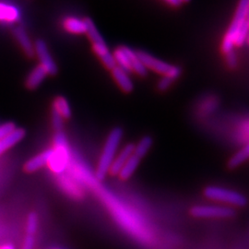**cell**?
Returning <instances> with one entry per match:
<instances>
[{
    "label": "cell",
    "instance_id": "14",
    "mask_svg": "<svg viewBox=\"0 0 249 249\" xmlns=\"http://www.w3.org/2000/svg\"><path fill=\"white\" fill-rule=\"evenodd\" d=\"M46 76H47V73L44 70V68L40 65L37 66L31 71L27 78L26 82H25L27 88L30 89L38 88L46 78Z\"/></svg>",
    "mask_w": 249,
    "mask_h": 249
},
{
    "label": "cell",
    "instance_id": "12",
    "mask_svg": "<svg viewBox=\"0 0 249 249\" xmlns=\"http://www.w3.org/2000/svg\"><path fill=\"white\" fill-rule=\"evenodd\" d=\"M21 18L19 9L14 5L0 3V21L6 23H17Z\"/></svg>",
    "mask_w": 249,
    "mask_h": 249
},
{
    "label": "cell",
    "instance_id": "21",
    "mask_svg": "<svg viewBox=\"0 0 249 249\" xmlns=\"http://www.w3.org/2000/svg\"><path fill=\"white\" fill-rule=\"evenodd\" d=\"M153 141L150 136H145L139 142L137 145H135L134 154L139 157L141 160L143 157L146 156V154L149 152L152 146Z\"/></svg>",
    "mask_w": 249,
    "mask_h": 249
},
{
    "label": "cell",
    "instance_id": "18",
    "mask_svg": "<svg viewBox=\"0 0 249 249\" xmlns=\"http://www.w3.org/2000/svg\"><path fill=\"white\" fill-rule=\"evenodd\" d=\"M140 162H141V159L139 157H137L133 153L129 157V159L126 160V162L124 163V165L122 167L120 173L118 174V177L121 178L122 180L129 179L132 177V175L135 173L136 169L138 168Z\"/></svg>",
    "mask_w": 249,
    "mask_h": 249
},
{
    "label": "cell",
    "instance_id": "26",
    "mask_svg": "<svg viewBox=\"0 0 249 249\" xmlns=\"http://www.w3.org/2000/svg\"><path fill=\"white\" fill-rule=\"evenodd\" d=\"M16 125L14 123L11 122H8L5 124H1L0 125V140L4 139L6 137H8L9 135L12 133L15 129H16Z\"/></svg>",
    "mask_w": 249,
    "mask_h": 249
},
{
    "label": "cell",
    "instance_id": "7",
    "mask_svg": "<svg viewBox=\"0 0 249 249\" xmlns=\"http://www.w3.org/2000/svg\"><path fill=\"white\" fill-rule=\"evenodd\" d=\"M190 214L196 218H231L235 211L230 207L217 205H196L190 209Z\"/></svg>",
    "mask_w": 249,
    "mask_h": 249
},
{
    "label": "cell",
    "instance_id": "32",
    "mask_svg": "<svg viewBox=\"0 0 249 249\" xmlns=\"http://www.w3.org/2000/svg\"></svg>",
    "mask_w": 249,
    "mask_h": 249
},
{
    "label": "cell",
    "instance_id": "33",
    "mask_svg": "<svg viewBox=\"0 0 249 249\" xmlns=\"http://www.w3.org/2000/svg\"><path fill=\"white\" fill-rule=\"evenodd\" d=\"M248 42L249 43V39H248Z\"/></svg>",
    "mask_w": 249,
    "mask_h": 249
},
{
    "label": "cell",
    "instance_id": "10",
    "mask_svg": "<svg viewBox=\"0 0 249 249\" xmlns=\"http://www.w3.org/2000/svg\"><path fill=\"white\" fill-rule=\"evenodd\" d=\"M134 149H135V145L132 143L124 146V148L122 149V151H120V153L115 158V160L110 167L109 174L111 176H118V174L120 173L122 167L126 162V160H128L129 157L133 154Z\"/></svg>",
    "mask_w": 249,
    "mask_h": 249
},
{
    "label": "cell",
    "instance_id": "11",
    "mask_svg": "<svg viewBox=\"0 0 249 249\" xmlns=\"http://www.w3.org/2000/svg\"><path fill=\"white\" fill-rule=\"evenodd\" d=\"M53 154V149H49L40 153L39 155L36 156L35 158L28 160L24 166V170L28 173L36 172L38 169L44 167L46 164H48L49 160H51Z\"/></svg>",
    "mask_w": 249,
    "mask_h": 249
},
{
    "label": "cell",
    "instance_id": "25",
    "mask_svg": "<svg viewBox=\"0 0 249 249\" xmlns=\"http://www.w3.org/2000/svg\"><path fill=\"white\" fill-rule=\"evenodd\" d=\"M52 124L56 132L61 131L63 127V117L53 108L52 109Z\"/></svg>",
    "mask_w": 249,
    "mask_h": 249
},
{
    "label": "cell",
    "instance_id": "22",
    "mask_svg": "<svg viewBox=\"0 0 249 249\" xmlns=\"http://www.w3.org/2000/svg\"><path fill=\"white\" fill-rule=\"evenodd\" d=\"M113 55H114V58H115V61H116V67H118L119 69L123 70L127 73L131 71L129 61H128L126 53L124 52L123 46H120V47L116 49V51L114 52Z\"/></svg>",
    "mask_w": 249,
    "mask_h": 249
},
{
    "label": "cell",
    "instance_id": "13",
    "mask_svg": "<svg viewBox=\"0 0 249 249\" xmlns=\"http://www.w3.org/2000/svg\"><path fill=\"white\" fill-rule=\"evenodd\" d=\"M112 75L116 80L118 86L124 90V92H130L134 88L133 81L128 76V73L123 70L116 67L112 70Z\"/></svg>",
    "mask_w": 249,
    "mask_h": 249
},
{
    "label": "cell",
    "instance_id": "27",
    "mask_svg": "<svg viewBox=\"0 0 249 249\" xmlns=\"http://www.w3.org/2000/svg\"><path fill=\"white\" fill-rule=\"evenodd\" d=\"M173 81H174V80H172V79H170L169 77L164 76V77L161 78L160 81H159L158 88H159L160 90H165V89H168L170 86L172 85Z\"/></svg>",
    "mask_w": 249,
    "mask_h": 249
},
{
    "label": "cell",
    "instance_id": "16",
    "mask_svg": "<svg viewBox=\"0 0 249 249\" xmlns=\"http://www.w3.org/2000/svg\"><path fill=\"white\" fill-rule=\"evenodd\" d=\"M123 48H124L126 55H127L131 71L139 74L140 76H145L147 74V69L145 68V66L143 65L142 62L141 61V59L139 58L137 52H135L134 50H132L129 47H127V46H123Z\"/></svg>",
    "mask_w": 249,
    "mask_h": 249
},
{
    "label": "cell",
    "instance_id": "24",
    "mask_svg": "<svg viewBox=\"0 0 249 249\" xmlns=\"http://www.w3.org/2000/svg\"><path fill=\"white\" fill-rule=\"evenodd\" d=\"M38 228V217L35 213L29 214L27 219L26 231L29 235H35Z\"/></svg>",
    "mask_w": 249,
    "mask_h": 249
},
{
    "label": "cell",
    "instance_id": "19",
    "mask_svg": "<svg viewBox=\"0 0 249 249\" xmlns=\"http://www.w3.org/2000/svg\"><path fill=\"white\" fill-rule=\"evenodd\" d=\"M249 159V142L244 148H242L240 151H237L232 157H231V159L228 160V167L230 169H235Z\"/></svg>",
    "mask_w": 249,
    "mask_h": 249
},
{
    "label": "cell",
    "instance_id": "23",
    "mask_svg": "<svg viewBox=\"0 0 249 249\" xmlns=\"http://www.w3.org/2000/svg\"><path fill=\"white\" fill-rule=\"evenodd\" d=\"M249 36V20H248L243 26L241 27L240 30L238 31L236 37H235V41H234V45L241 46L244 45Z\"/></svg>",
    "mask_w": 249,
    "mask_h": 249
},
{
    "label": "cell",
    "instance_id": "3",
    "mask_svg": "<svg viewBox=\"0 0 249 249\" xmlns=\"http://www.w3.org/2000/svg\"><path fill=\"white\" fill-rule=\"evenodd\" d=\"M249 0H240L238 3L233 20L223 39L222 50L225 54L233 51L234 41L238 31L240 30L241 27L249 20Z\"/></svg>",
    "mask_w": 249,
    "mask_h": 249
},
{
    "label": "cell",
    "instance_id": "30",
    "mask_svg": "<svg viewBox=\"0 0 249 249\" xmlns=\"http://www.w3.org/2000/svg\"><path fill=\"white\" fill-rule=\"evenodd\" d=\"M166 1L171 5H173V6H179L182 3L181 0H166Z\"/></svg>",
    "mask_w": 249,
    "mask_h": 249
},
{
    "label": "cell",
    "instance_id": "8",
    "mask_svg": "<svg viewBox=\"0 0 249 249\" xmlns=\"http://www.w3.org/2000/svg\"><path fill=\"white\" fill-rule=\"evenodd\" d=\"M35 53L40 61V66L44 68L47 75L53 76L57 73V66L53 61V57L50 54L47 45L44 40L39 39L35 43Z\"/></svg>",
    "mask_w": 249,
    "mask_h": 249
},
{
    "label": "cell",
    "instance_id": "20",
    "mask_svg": "<svg viewBox=\"0 0 249 249\" xmlns=\"http://www.w3.org/2000/svg\"><path fill=\"white\" fill-rule=\"evenodd\" d=\"M53 108L62 116L63 119H69L71 116V109L70 104L63 96H58L53 100Z\"/></svg>",
    "mask_w": 249,
    "mask_h": 249
},
{
    "label": "cell",
    "instance_id": "6",
    "mask_svg": "<svg viewBox=\"0 0 249 249\" xmlns=\"http://www.w3.org/2000/svg\"><path fill=\"white\" fill-rule=\"evenodd\" d=\"M137 54L147 70L150 69L151 71L157 72L163 76L169 77L170 79L173 80L178 79L180 76L181 71L178 67L171 66L170 64L163 62L144 51H139L137 52Z\"/></svg>",
    "mask_w": 249,
    "mask_h": 249
},
{
    "label": "cell",
    "instance_id": "9",
    "mask_svg": "<svg viewBox=\"0 0 249 249\" xmlns=\"http://www.w3.org/2000/svg\"><path fill=\"white\" fill-rule=\"evenodd\" d=\"M13 36L15 39L17 40L21 49L25 53L27 56L33 57L36 53H35V45L33 44L31 38L28 36V34L23 27L18 26L13 29Z\"/></svg>",
    "mask_w": 249,
    "mask_h": 249
},
{
    "label": "cell",
    "instance_id": "29",
    "mask_svg": "<svg viewBox=\"0 0 249 249\" xmlns=\"http://www.w3.org/2000/svg\"><path fill=\"white\" fill-rule=\"evenodd\" d=\"M34 246H35V235L27 234L22 249H34Z\"/></svg>",
    "mask_w": 249,
    "mask_h": 249
},
{
    "label": "cell",
    "instance_id": "4",
    "mask_svg": "<svg viewBox=\"0 0 249 249\" xmlns=\"http://www.w3.org/2000/svg\"><path fill=\"white\" fill-rule=\"evenodd\" d=\"M53 150V156L48 164L54 173L60 174L67 167L70 160L69 145L66 136L62 131H58L54 135Z\"/></svg>",
    "mask_w": 249,
    "mask_h": 249
},
{
    "label": "cell",
    "instance_id": "31",
    "mask_svg": "<svg viewBox=\"0 0 249 249\" xmlns=\"http://www.w3.org/2000/svg\"><path fill=\"white\" fill-rule=\"evenodd\" d=\"M181 1H182V2H183V1H188V0H181Z\"/></svg>",
    "mask_w": 249,
    "mask_h": 249
},
{
    "label": "cell",
    "instance_id": "28",
    "mask_svg": "<svg viewBox=\"0 0 249 249\" xmlns=\"http://www.w3.org/2000/svg\"><path fill=\"white\" fill-rule=\"evenodd\" d=\"M226 61L227 64L229 65V67L231 68H234L237 65V58L236 55L233 53V51H231L230 53H226Z\"/></svg>",
    "mask_w": 249,
    "mask_h": 249
},
{
    "label": "cell",
    "instance_id": "15",
    "mask_svg": "<svg viewBox=\"0 0 249 249\" xmlns=\"http://www.w3.org/2000/svg\"><path fill=\"white\" fill-rule=\"evenodd\" d=\"M63 26L67 32L74 35H83L87 32V25L85 20L74 17L66 18L63 22Z\"/></svg>",
    "mask_w": 249,
    "mask_h": 249
},
{
    "label": "cell",
    "instance_id": "2",
    "mask_svg": "<svg viewBox=\"0 0 249 249\" xmlns=\"http://www.w3.org/2000/svg\"><path fill=\"white\" fill-rule=\"evenodd\" d=\"M87 25V36L92 43V49L95 53L101 58L103 64L109 70H113L116 67V61L113 53L110 52L107 43L105 42L103 36H101L98 29L95 26L92 19L89 18H84Z\"/></svg>",
    "mask_w": 249,
    "mask_h": 249
},
{
    "label": "cell",
    "instance_id": "1",
    "mask_svg": "<svg viewBox=\"0 0 249 249\" xmlns=\"http://www.w3.org/2000/svg\"><path fill=\"white\" fill-rule=\"evenodd\" d=\"M123 137V130L120 127H115L108 135L104 151L99 160L96 170V177L100 180L105 179L109 174V170L116 158V151Z\"/></svg>",
    "mask_w": 249,
    "mask_h": 249
},
{
    "label": "cell",
    "instance_id": "17",
    "mask_svg": "<svg viewBox=\"0 0 249 249\" xmlns=\"http://www.w3.org/2000/svg\"><path fill=\"white\" fill-rule=\"evenodd\" d=\"M25 136V130L22 128H16L12 133L8 137L0 140V155L9 150L12 146L20 142Z\"/></svg>",
    "mask_w": 249,
    "mask_h": 249
},
{
    "label": "cell",
    "instance_id": "5",
    "mask_svg": "<svg viewBox=\"0 0 249 249\" xmlns=\"http://www.w3.org/2000/svg\"><path fill=\"white\" fill-rule=\"evenodd\" d=\"M204 196L215 201H220L235 207H244L248 204L247 197L237 191L216 186H210L204 189Z\"/></svg>",
    "mask_w": 249,
    "mask_h": 249
}]
</instances>
